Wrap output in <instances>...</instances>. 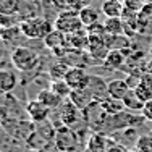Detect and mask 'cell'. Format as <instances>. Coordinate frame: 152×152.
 <instances>
[{
	"mask_svg": "<svg viewBox=\"0 0 152 152\" xmlns=\"http://www.w3.org/2000/svg\"><path fill=\"white\" fill-rule=\"evenodd\" d=\"M123 5H125V8L131 10V12L139 13L141 8H142V5H144V2H142V0H125Z\"/></svg>",
	"mask_w": 152,
	"mask_h": 152,
	"instance_id": "obj_30",
	"label": "cell"
},
{
	"mask_svg": "<svg viewBox=\"0 0 152 152\" xmlns=\"http://www.w3.org/2000/svg\"><path fill=\"white\" fill-rule=\"evenodd\" d=\"M26 112L29 115V118L34 123H42L49 120V115H50V108H47L41 100L34 99V100H28L26 104Z\"/></svg>",
	"mask_w": 152,
	"mask_h": 152,
	"instance_id": "obj_6",
	"label": "cell"
},
{
	"mask_svg": "<svg viewBox=\"0 0 152 152\" xmlns=\"http://www.w3.org/2000/svg\"><path fill=\"white\" fill-rule=\"evenodd\" d=\"M49 89H52V91L55 92L57 96H60L61 99H68L71 91H73V89L68 86V83L65 81V79H52L50 84H49Z\"/></svg>",
	"mask_w": 152,
	"mask_h": 152,
	"instance_id": "obj_23",
	"label": "cell"
},
{
	"mask_svg": "<svg viewBox=\"0 0 152 152\" xmlns=\"http://www.w3.org/2000/svg\"><path fill=\"white\" fill-rule=\"evenodd\" d=\"M149 53H151V58H152V44H151V47H149Z\"/></svg>",
	"mask_w": 152,
	"mask_h": 152,
	"instance_id": "obj_36",
	"label": "cell"
},
{
	"mask_svg": "<svg viewBox=\"0 0 152 152\" xmlns=\"http://www.w3.org/2000/svg\"><path fill=\"white\" fill-rule=\"evenodd\" d=\"M134 147L139 152H152V134H141L137 136Z\"/></svg>",
	"mask_w": 152,
	"mask_h": 152,
	"instance_id": "obj_25",
	"label": "cell"
},
{
	"mask_svg": "<svg viewBox=\"0 0 152 152\" xmlns=\"http://www.w3.org/2000/svg\"><path fill=\"white\" fill-rule=\"evenodd\" d=\"M79 15V20H81V23L84 24V28H89L92 26V24L99 23V10L92 8V7H86V8H83L81 12H78Z\"/></svg>",
	"mask_w": 152,
	"mask_h": 152,
	"instance_id": "obj_22",
	"label": "cell"
},
{
	"mask_svg": "<svg viewBox=\"0 0 152 152\" xmlns=\"http://www.w3.org/2000/svg\"><path fill=\"white\" fill-rule=\"evenodd\" d=\"M92 0H66V8L73 12H81L86 7H91Z\"/></svg>",
	"mask_w": 152,
	"mask_h": 152,
	"instance_id": "obj_28",
	"label": "cell"
},
{
	"mask_svg": "<svg viewBox=\"0 0 152 152\" xmlns=\"http://www.w3.org/2000/svg\"><path fill=\"white\" fill-rule=\"evenodd\" d=\"M68 99H70L79 110H86V108H89L94 102H96L92 94L89 92L88 89H76V91H71Z\"/></svg>",
	"mask_w": 152,
	"mask_h": 152,
	"instance_id": "obj_9",
	"label": "cell"
},
{
	"mask_svg": "<svg viewBox=\"0 0 152 152\" xmlns=\"http://www.w3.org/2000/svg\"><path fill=\"white\" fill-rule=\"evenodd\" d=\"M16 76L10 70H3L0 68V94H8L16 88Z\"/></svg>",
	"mask_w": 152,
	"mask_h": 152,
	"instance_id": "obj_15",
	"label": "cell"
},
{
	"mask_svg": "<svg viewBox=\"0 0 152 152\" xmlns=\"http://www.w3.org/2000/svg\"><path fill=\"white\" fill-rule=\"evenodd\" d=\"M12 65L16 68V70L23 71V73H28V71H32L39 63V53L36 52L31 47H24V45H16L15 49L12 50Z\"/></svg>",
	"mask_w": 152,
	"mask_h": 152,
	"instance_id": "obj_1",
	"label": "cell"
},
{
	"mask_svg": "<svg viewBox=\"0 0 152 152\" xmlns=\"http://www.w3.org/2000/svg\"><path fill=\"white\" fill-rule=\"evenodd\" d=\"M20 28L26 39H44L50 31L55 29L47 20L39 18V16H32V18L23 20L20 23Z\"/></svg>",
	"mask_w": 152,
	"mask_h": 152,
	"instance_id": "obj_2",
	"label": "cell"
},
{
	"mask_svg": "<svg viewBox=\"0 0 152 152\" xmlns=\"http://www.w3.org/2000/svg\"><path fill=\"white\" fill-rule=\"evenodd\" d=\"M44 45L47 49H50L52 52H57V50L60 49H65L66 45V34H63V32H60L58 29H53L50 31L49 34L44 37Z\"/></svg>",
	"mask_w": 152,
	"mask_h": 152,
	"instance_id": "obj_10",
	"label": "cell"
},
{
	"mask_svg": "<svg viewBox=\"0 0 152 152\" xmlns=\"http://www.w3.org/2000/svg\"><path fill=\"white\" fill-rule=\"evenodd\" d=\"M107 144H108V139L102 133H94L89 137L86 149H88V152H107Z\"/></svg>",
	"mask_w": 152,
	"mask_h": 152,
	"instance_id": "obj_20",
	"label": "cell"
},
{
	"mask_svg": "<svg viewBox=\"0 0 152 152\" xmlns=\"http://www.w3.org/2000/svg\"><path fill=\"white\" fill-rule=\"evenodd\" d=\"M102 24L108 36H120L126 32V24L121 18H105Z\"/></svg>",
	"mask_w": 152,
	"mask_h": 152,
	"instance_id": "obj_18",
	"label": "cell"
},
{
	"mask_svg": "<svg viewBox=\"0 0 152 152\" xmlns=\"http://www.w3.org/2000/svg\"><path fill=\"white\" fill-rule=\"evenodd\" d=\"M107 152H128L123 144L120 142H115V141H110L108 139V144H107Z\"/></svg>",
	"mask_w": 152,
	"mask_h": 152,
	"instance_id": "obj_31",
	"label": "cell"
},
{
	"mask_svg": "<svg viewBox=\"0 0 152 152\" xmlns=\"http://www.w3.org/2000/svg\"><path fill=\"white\" fill-rule=\"evenodd\" d=\"M123 105H125L126 110L133 112V113H136V112H137V113H141L142 108H144V105H146V102H142V100L137 97V94L131 89V91L123 97Z\"/></svg>",
	"mask_w": 152,
	"mask_h": 152,
	"instance_id": "obj_19",
	"label": "cell"
},
{
	"mask_svg": "<svg viewBox=\"0 0 152 152\" xmlns=\"http://www.w3.org/2000/svg\"><path fill=\"white\" fill-rule=\"evenodd\" d=\"M89 79H91V75H88L86 70L81 66H70L66 75H65V81L68 83V86L73 91H76V89H88Z\"/></svg>",
	"mask_w": 152,
	"mask_h": 152,
	"instance_id": "obj_5",
	"label": "cell"
},
{
	"mask_svg": "<svg viewBox=\"0 0 152 152\" xmlns=\"http://www.w3.org/2000/svg\"><path fill=\"white\" fill-rule=\"evenodd\" d=\"M131 88L129 84L126 83V79H112V81L107 83V92L110 97L113 99H118V100H123V97L126 96Z\"/></svg>",
	"mask_w": 152,
	"mask_h": 152,
	"instance_id": "obj_11",
	"label": "cell"
},
{
	"mask_svg": "<svg viewBox=\"0 0 152 152\" xmlns=\"http://www.w3.org/2000/svg\"><path fill=\"white\" fill-rule=\"evenodd\" d=\"M147 71H149V75H152V58L149 61V65H147Z\"/></svg>",
	"mask_w": 152,
	"mask_h": 152,
	"instance_id": "obj_33",
	"label": "cell"
},
{
	"mask_svg": "<svg viewBox=\"0 0 152 152\" xmlns=\"http://www.w3.org/2000/svg\"><path fill=\"white\" fill-rule=\"evenodd\" d=\"M120 2H125V0H120Z\"/></svg>",
	"mask_w": 152,
	"mask_h": 152,
	"instance_id": "obj_37",
	"label": "cell"
},
{
	"mask_svg": "<svg viewBox=\"0 0 152 152\" xmlns=\"http://www.w3.org/2000/svg\"><path fill=\"white\" fill-rule=\"evenodd\" d=\"M60 110V120H61V125L65 126H73L76 121L79 120V108L75 105L73 102H71L70 99L65 100L63 104H61V107L58 108Z\"/></svg>",
	"mask_w": 152,
	"mask_h": 152,
	"instance_id": "obj_7",
	"label": "cell"
},
{
	"mask_svg": "<svg viewBox=\"0 0 152 152\" xmlns=\"http://www.w3.org/2000/svg\"><path fill=\"white\" fill-rule=\"evenodd\" d=\"M16 8L18 0H0V13H3V15H10Z\"/></svg>",
	"mask_w": 152,
	"mask_h": 152,
	"instance_id": "obj_29",
	"label": "cell"
},
{
	"mask_svg": "<svg viewBox=\"0 0 152 152\" xmlns=\"http://www.w3.org/2000/svg\"><path fill=\"white\" fill-rule=\"evenodd\" d=\"M24 37L23 31H21L20 26L13 24V26H7V28H2L0 29V39L7 44H15L18 39Z\"/></svg>",
	"mask_w": 152,
	"mask_h": 152,
	"instance_id": "obj_21",
	"label": "cell"
},
{
	"mask_svg": "<svg viewBox=\"0 0 152 152\" xmlns=\"http://www.w3.org/2000/svg\"><path fill=\"white\" fill-rule=\"evenodd\" d=\"M100 12L105 15V18H121L125 12V5L120 0H104Z\"/></svg>",
	"mask_w": 152,
	"mask_h": 152,
	"instance_id": "obj_14",
	"label": "cell"
},
{
	"mask_svg": "<svg viewBox=\"0 0 152 152\" xmlns=\"http://www.w3.org/2000/svg\"><path fill=\"white\" fill-rule=\"evenodd\" d=\"M53 24H55V29H58L60 32H63L66 36L84 29V24L79 20L78 12H73V10H66V12L58 13Z\"/></svg>",
	"mask_w": 152,
	"mask_h": 152,
	"instance_id": "obj_4",
	"label": "cell"
},
{
	"mask_svg": "<svg viewBox=\"0 0 152 152\" xmlns=\"http://www.w3.org/2000/svg\"><path fill=\"white\" fill-rule=\"evenodd\" d=\"M37 100H41L42 104L50 108V110H55V108H60L61 104L65 102V99H61L60 96H57L52 89H42L37 94Z\"/></svg>",
	"mask_w": 152,
	"mask_h": 152,
	"instance_id": "obj_13",
	"label": "cell"
},
{
	"mask_svg": "<svg viewBox=\"0 0 152 152\" xmlns=\"http://www.w3.org/2000/svg\"><path fill=\"white\" fill-rule=\"evenodd\" d=\"M28 152H45L44 149H37V147H36V149H31V151H28Z\"/></svg>",
	"mask_w": 152,
	"mask_h": 152,
	"instance_id": "obj_34",
	"label": "cell"
},
{
	"mask_svg": "<svg viewBox=\"0 0 152 152\" xmlns=\"http://www.w3.org/2000/svg\"><path fill=\"white\" fill-rule=\"evenodd\" d=\"M68 65L63 63V61H58V63L52 65L50 66V78L52 79H65V75L68 71Z\"/></svg>",
	"mask_w": 152,
	"mask_h": 152,
	"instance_id": "obj_26",
	"label": "cell"
},
{
	"mask_svg": "<svg viewBox=\"0 0 152 152\" xmlns=\"http://www.w3.org/2000/svg\"><path fill=\"white\" fill-rule=\"evenodd\" d=\"M139 20L142 21L144 24H149L152 23V2H146L142 5L139 12Z\"/></svg>",
	"mask_w": 152,
	"mask_h": 152,
	"instance_id": "obj_27",
	"label": "cell"
},
{
	"mask_svg": "<svg viewBox=\"0 0 152 152\" xmlns=\"http://www.w3.org/2000/svg\"><path fill=\"white\" fill-rule=\"evenodd\" d=\"M126 61V53L125 50H110V52L107 53V57L104 58L102 65L107 68V70H120V68L125 65Z\"/></svg>",
	"mask_w": 152,
	"mask_h": 152,
	"instance_id": "obj_12",
	"label": "cell"
},
{
	"mask_svg": "<svg viewBox=\"0 0 152 152\" xmlns=\"http://www.w3.org/2000/svg\"><path fill=\"white\" fill-rule=\"evenodd\" d=\"M105 45L108 50H128L131 42H129L128 36L120 34V36H105Z\"/></svg>",
	"mask_w": 152,
	"mask_h": 152,
	"instance_id": "obj_16",
	"label": "cell"
},
{
	"mask_svg": "<svg viewBox=\"0 0 152 152\" xmlns=\"http://www.w3.org/2000/svg\"><path fill=\"white\" fill-rule=\"evenodd\" d=\"M151 134H152V131H151Z\"/></svg>",
	"mask_w": 152,
	"mask_h": 152,
	"instance_id": "obj_38",
	"label": "cell"
},
{
	"mask_svg": "<svg viewBox=\"0 0 152 152\" xmlns=\"http://www.w3.org/2000/svg\"><path fill=\"white\" fill-rule=\"evenodd\" d=\"M57 151L60 152H76L79 147V141L78 136L70 126L60 125L55 131V137H53Z\"/></svg>",
	"mask_w": 152,
	"mask_h": 152,
	"instance_id": "obj_3",
	"label": "cell"
},
{
	"mask_svg": "<svg viewBox=\"0 0 152 152\" xmlns=\"http://www.w3.org/2000/svg\"><path fill=\"white\" fill-rule=\"evenodd\" d=\"M133 91L137 94V97H139L142 102H149V100H152V86H149L146 81H141Z\"/></svg>",
	"mask_w": 152,
	"mask_h": 152,
	"instance_id": "obj_24",
	"label": "cell"
},
{
	"mask_svg": "<svg viewBox=\"0 0 152 152\" xmlns=\"http://www.w3.org/2000/svg\"><path fill=\"white\" fill-rule=\"evenodd\" d=\"M99 105L102 107V110L105 112L107 115H118L121 112H125L126 108L123 105V100H118V99H113V97L107 96L104 100H100Z\"/></svg>",
	"mask_w": 152,
	"mask_h": 152,
	"instance_id": "obj_17",
	"label": "cell"
},
{
	"mask_svg": "<svg viewBox=\"0 0 152 152\" xmlns=\"http://www.w3.org/2000/svg\"><path fill=\"white\" fill-rule=\"evenodd\" d=\"M141 115H142L146 120L152 121V100H149V102H146V105H144L142 112H141Z\"/></svg>",
	"mask_w": 152,
	"mask_h": 152,
	"instance_id": "obj_32",
	"label": "cell"
},
{
	"mask_svg": "<svg viewBox=\"0 0 152 152\" xmlns=\"http://www.w3.org/2000/svg\"><path fill=\"white\" fill-rule=\"evenodd\" d=\"M88 91L92 94V97H94L96 102H100V100H104L108 96V92H107V81H105V79H102L100 76H97V75H91Z\"/></svg>",
	"mask_w": 152,
	"mask_h": 152,
	"instance_id": "obj_8",
	"label": "cell"
},
{
	"mask_svg": "<svg viewBox=\"0 0 152 152\" xmlns=\"http://www.w3.org/2000/svg\"><path fill=\"white\" fill-rule=\"evenodd\" d=\"M128 152H139V151H137L136 147H134V149H128Z\"/></svg>",
	"mask_w": 152,
	"mask_h": 152,
	"instance_id": "obj_35",
	"label": "cell"
}]
</instances>
